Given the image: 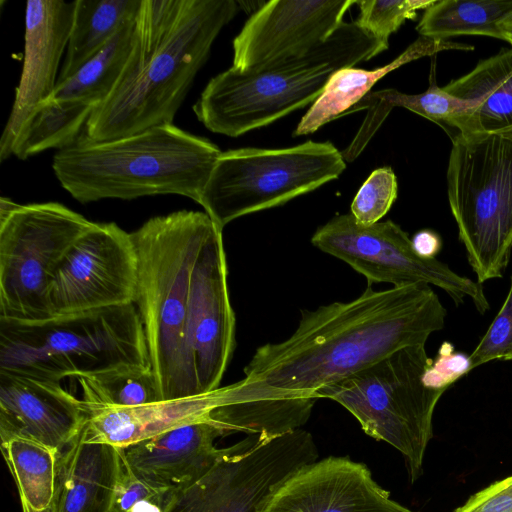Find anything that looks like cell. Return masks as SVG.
<instances>
[{
	"label": "cell",
	"instance_id": "obj_9",
	"mask_svg": "<svg viewBox=\"0 0 512 512\" xmlns=\"http://www.w3.org/2000/svg\"><path fill=\"white\" fill-rule=\"evenodd\" d=\"M346 168L330 142L222 152L201 193L205 213L221 229L231 221L273 208L338 178Z\"/></svg>",
	"mask_w": 512,
	"mask_h": 512
},
{
	"label": "cell",
	"instance_id": "obj_22",
	"mask_svg": "<svg viewBox=\"0 0 512 512\" xmlns=\"http://www.w3.org/2000/svg\"><path fill=\"white\" fill-rule=\"evenodd\" d=\"M313 397H282L262 392L243 380L222 387L221 404L210 414L224 432L272 438L300 429L310 418Z\"/></svg>",
	"mask_w": 512,
	"mask_h": 512
},
{
	"label": "cell",
	"instance_id": "obj_10",
	"mask_svg": "<svg viewBox=\"0 0 512 512\" xmlns=\"http://www.w3.org/2000/svg\"><path fill=\"white\" fill-rule=\"evenodd\" d=\"M93 222L57 202L18 205L0 219V319L51 318L48 289L64 255Z\"/></svg>",
	"mask_w": 512,
	"mask_h": 512
},
{
	"label": "cell",
	"instance_id": "obj_2",
	"mask_svg": "<svg viewBox=\"0 0 512 512\" xmlns=\"http://www.w3.org/2000/svg\"><path fill=\"white\" fill-rule=\"evenodd\" d=\"M239 7L235 0H142L132 50L88 119L86 136L103 142L172 123L213 42Z\"/></svg>",
	"mask_w": 512,
	"mask_h": 512
},
{
	"label": "cell",
	"instance_id": "obj_18",
	"mask_svg": "<svg viewBox=\"0 0 512 512\" xmlns=\"http://www.w3.org/2000/svg\"><path fill=\"white\" fill-rule=\"evenodd\" d=\"M87 417L83 400L60 382L0 370V439L21 437L61 451Z\"/></svg>",
	"mask_w": 512,
	"mask_h": 512
},
{
	"label": "cell",
	"instance_id": "obj_13",
	"mask_svg": "<svg viewBox=\"0 0 512 512\" xmlns=\"http://www.w3.org/2000/svg\"><path fill=\"white\" fill-rule=\"evenodd\" d=\"M138 262L130 233L95 223L70 246L48 289L52 315L134 303Z\"/></svg>",
	"mask_w": 512,
	"mask_h": 512
},
{
	"label": "cell",
	"instance_id": "obj_32",
	"mask_svg": "<svg viewBox=\"0 0 512 512\" xmlns=\"http://www.w3.org/2000/svg\"><path fill=\"white\" fill-rule=\"evenodd\" d=\"M436 0H369L357 1L360 14L355 23L380 42L389 45L388 39L399 27L415 19L417 11L426 10Z\"/></svg>",
	"mask_w": 512,
	"mask_h": 512
},
{
	"label": "cell",
	"instance_id": "obj_21",
	"mask_svg": "<svg viewBox=\"0 0 512 512\" xmlns=\"http://www.w3.org/2000/svg\"><path fill=\"white\" fill-rule=\"evenodd\" d=\"M121 448L80 435L59 452L55 512H111Z\"/></svg>",
	"mask_w": 512,
	"mask_h": 512
},
{
	"label": "cell",
	"instance_id": "obj_4",
	"mask_svg": "<svg viewBox=\"0 0 512 512\" xmlns=\"http://www.w3.org/2000/svg\"><path fill=\"white\" fill-rule=\"evenodd\" d=\"M222 151L173 123L103 142L85 132L53 156L61 186L80 203L177 194L199 202Z\"/></svg>",
	"mask_w": 512,
	"mask_h": 512
},
{
	"label": "cell",
	"instance_id": "obj_14",
	"mask_svg": "<svg viewBox=\"0 0 512 512\" xmlns=\"http://www.w3.org/2000/svg\"><path fill=\"white\" fill-rule=\"evenodd\" d=\"M227 276L222 230L216 225L195 262L189 294L187 334L201 394L220 387L236 344Z\"/></svg>",
	"mask_w": 512,
	"mask_h": 512
},
{
	"label": "cell",
	"instance_id": "obj_35",
	"mask_svg": "<svg viewBox=\"0 0 512 512\" xmlns=\"http://www.w3.org/2000/svg\"><path fill=\"white\" fill-rule=\"evenodd\" d=\"M471 370L469 355L455 351L452 343L444 341L424 371L422 381L430 389L446 391Z\"/></svg>",
	"mask_w": 512,
	"mask_h": 512
},
{
	"label": "cell",
	"instance_id": "obj_28",
	"mask_svg": "<svg viewBox=\"0 0 512 512\" xmlns=\"http://www.w3.org/2000/svg\"><path fill=\"white\" fill-rule=\"evenodd\" d=\"M94 109L82 101L48 98L33 109L21 126L11 148V156L25 160L47 149L69 147L84 132Z\"/></svg>",
	"mask_w": 512,
	"mask_h": 512
},
{
	"label": "cell",
	"instance_id": "obj_38",
	"mask_svg": "<svg viewBox=\"0 0 512 512\" xmlns=\"http://www.w3.org/2000/svg\"><path fill=\"white\" fill-rule=\"evenodd\" d=\"M504 41L512 46V15L504 22L502 26Z\"/></svg>",
	"mask_w": 512,
	"mask_h": 512
},
{
	"label": "cell",
	"instance_id": "obj_26",
	"mask_svg": "<svg viewBox=\"0 0 512 512\" xmlns=\"http://www.w3.org/2000/svg\"><path fill=\"white\" fill-rule=\"evenodd\" d=\"M142 0H75L65 59L57 83L74 75L126 24L135 20Z\"/></svg>",
	"mask_w": 512,
	"mask_h": 512
},
{
	"label": "cell",
	"instance_id": "obj_7",
	"mask_svg": "<svg viewBox=\"0 0 512 512\" xmlns=\"http://www.w3.org/2000/svg\"><path fill=\"white\" fill-rule=\"evenodd\" d=\"M447 195L477 282L501 278L512 253V127L456 134Z\"/></svg>",
	"mask_w": 512,
	"mask_h": 512
},
{
	"label": "cell",
	"instance_id": "obj_3",
	"mask_svg": "<svg viewBox=\"0 0 512 512\" xmlns=\"http://www.w3.org/2000/svg\"><path fill=\"white\" fill-rule=\"evenodd\" d=\"M216 224L205 212L180 210L130 233L138 262L134 304L161 400L200 393L187 325L192 272Z\"/></svg>",
	"mask_w": 512,
	"mask_h": 512
},
{
	"label": "cell",
	"instance_id": "obj_8",
	"mask_svg": "<svg viewBox=\"0 0 512 512\" xmlns=\"http://www.w3.org/2000/svg\"><path fill=\"white\" fill-rule=\"evenodd\" d=\"M431 362L425 345L405 347L316 393L347 409L367 435L400 451L411 482L422 474L434 409L445 392L422 381Z\"/></svg>",
	"mask_w": 512,
	"mask_h": 512
},
{
	"label": "cell",
	"instance_id": "obj_6",
	"mask_svg": "<svg viewBox=\"0 0 512 512\" xmlns=\"http://www.w3.org/2000/svg\"><path fill=\"white\" fill-rule=\"evenodd\" d=\"M122 366H151L134 303L37 322L0 319V370L60 382Z\"/></svg>",
	"mask_w": 512,
	"mask_h": 512
},
{
	"label": "cell",
	"instance_id": "obj_25",
	"mask_svg": "<svg viewBox=\"0 0 512 512\" xmlns=\"http://www.w3.org/2000/svg\"><path fill=\"white\" fill-rule=\"evenodd\" d=\"M428 89L420 94H406L395 89L370 91L348 112L367 109V115L350 146L342 152L346 161H353L378 130L394 107H403L436 124L443 129L462 133L469 111V103L447 93L437 86L431 74ZM453 137V136H452Z\"/></svg>",
	"mask_w": 512,
	"mask_h": 512
},
{
	"label": "cell",
	"instance_id": "obj_34",
	"mask_svg": "<svg viewBox=\"0 0 512 512\" xmlns=\"http://www.w3.org/2000/svg\"><path fill=\"white\" fill-rule=\"evenodd\" d=\"M469 357L472 369L493 360H512V276L504 303Z\"/></svg>",
	"mask_w": 512,
	"mask_h": 512
},
{
	"label": "cell",
	"instance_id": "obj_33",
	"mask_svg": "<svg viewBox=\"0 0 512 512\" xmlns=\"http://www.w3.org/2000/svg\"><path fill=\"white\" fill-rule=\"evenodd\" d=\"M397 178L390 167L374 170L351 204V214L362 225L380 221L397 198Z\"/></svg>",
	"mask_w": 512,
	"mask_h": 512
},
{
	"label": "cell",
	"instance_id": "obj_36",
	"mask_svg": "<svg viewBox=\"0 0 512 512\" xmlns=\"http://www.w3.org/2000/svg\"><path fill=\"white\" fill-rule=\"evenodd\" d=\"M454 512H512V475L471 495Z\"/></svg>",
	"mask_w": 512,
	"mask_h": 512
},
{
	"label": "cell",
	"instance_id": "obj_5",
	"mask_svg": "<svg viewBox=\"0 0 512 512\" xmlns=\"http://www.w3.org/2000/svg\"><path fill=\"white\" fill-rule=\"evenodd\" d=\"M356 23H341L308 51L213 77L193 106L213 133L238 137L313 103L334 72L368 61L388 48Z\"/></svg>",
	"mask_w": 512,
	"mask_h": 512
},
{
	"label": "cell",
	"instance_id": "obj_20",
	"mask_svg": "<svg viewBox=\"0 0 512 512\" xmlns=\"http://www.w3.org/2000/svg\"><path fill=\"white\" fill-rule=\"evenodd\" d=\"M221 400L219 387L203 394L134 407L98 406L83 401L88 417L81 437L85 442L125 448L183 425L212 422L210 414Z\"/></svg>",
	"mask_w": 512,
	"mask_h": 512
},
{
	"label": "cell",
	"instance_id": "obj_24",
	"mask_svg": "<svg viewBox=\"0 0 512 512\" xmlns=\"http://www.w3.org/2000/svg\"><path fill=\"white\" fill-rule=\"evenodd\" d=\"M445 49L473 50L474 47L421 36L395 60L383 67L374 70L352 67L337 70L329 78L322 93L300 120L294 135L311 134L324 124L347 114L370 92L378 80L392 70L420 57L432 55Z\"/></svg>",
	"mask_w": 512,
	"mask_h": 512
},
{
	"label": "cell",
	"instance_id": "obj_29",
	"mask_svg": "<svg viewBox=\"0 0 512 512\" xmlns=\"http://www.w3.org/2000/svg\"><path fill=\"white\" fill-rule=\"evenodd\" d=\"M511 15L512 0H436L416 29L434 39L482 35L504 40L502 26Z\"/></svg>",
	"mask_w": 512,
	"mask_h": 512
},
{
	"label": "cell",
	"instance_id": "obj_30",
	"mask_svg": "<svg viewBox=\"0 0 512 512\" xmlns=\"http://www.w3.org/2000/svg\"><path fill=\"white\" fill-rule=\"evenodd\" d=\"M134 38L135 20L126 24L74 75L57 83L49 99L82 101L96 108L116 84L132 50Z\"/></svg>",
	"mask_w": 512,
	"mask_h": 512
},
{
	"label": "cell",
	"instance_id": "obj_16",
	"mask_svg": "<svg viewBox=\"0 0 512 512\" xmlns=\"http://www.w3.org/2000/svg\"><path fill=\"white\" fill-rule=\"evenodd\" d=\"M262 512H415L390 498L368 467L330 456L291 476Z\"/></svg>",
	"mask_w": 512,
	"mask_h": 512
},
{
	"label": "cell",
	"instance_id": "obj_37",
	"mask_svg": "<svg viewBox=\"0 0 512 512\" xmlns=\"http://www.w3.org/2000/svg\"><path fill=\"white\" fill-rule=\"evenodd\" d=\"M414 251L421 257L434 259L441 251L442 240L436 232L424 229L417 232L411 239Z\"/></svg>",
	"mask_w": 512,
	"mask_h": 512
},
{
	"label": "cell",
	"instance_id": "obj_17",
	"mask_svg": "<svg viewBox=\"0 0 512 512\" xmlns=\"http://www.w3.org/2000/svg\"><path fill=\"white\" fill-rule=\"evenodd\" d=\"M74 1L29 0L25 10L24 60L15 98L0 140V159L11 156L17 133L33 109L57 85V72L67 49Z\"/></svg>",
	"mask_w": 512,
	"mask_h": 512
},
{
	"label": "cell",
	"instance_id": "obj_15",
	"mask_svg": "<svg viewBox=\"0 0 512 512\" xmlns=\"http://www.w3.org/2000/svg\"><path fill=\"white\" fill-rule=\"evenodd\" d=\"M354 0L264 2L233 40L232 67L245 71L301 54L328 39Z\"/></svg>",
	"mask_w": 512,
	"mask_h": 512
},
{
	"label": "cell",
	"instance_id": "obj_19",
	"mask_svg": "<svg viewBox=\"0 0 512 512\" xmlns=\"http://www.w3.org/2000/svg\"><path fill=\"white\" fill-rule=\"evenodd\" d=\"M224 432L212 422L183 425L122 448L133 472L147 483L174 491L202 476L225 453L214 442Z\"/></svg>",
	"mask_w": 512,
	"mask_h": 512
},
{
	"label": "cell",
	"instance_id": "obj_31",
	"mask_svg": "<svg viewBox=\"0 0 512 512\" xmlns=\"http://www.w3.org/2000/svg\"><path fill=\"white\" fill-rule=\"evenodd\" d=\"M75 379L87 404L134 407L161 400L151 366H122Z\"/></svg>",
	"mask_w": 512,
	"mask_h": 512
},
{
	"label": "cell",
	"instance_id": "obj_11",
	"mask_svg": "<svg viewBox=\"0 0 512 512\" xmlns=\"http://www.w3.org/2000/svg\"><path fill=\"white\" fill-rule=\"evenodd\" d=\"M317 458L314 439L303 429L248 436L226 448L202 476L172 491L163 512H262L291 476Z\"/></svg>",
	"mask_w": 512,
	"mask_h": 512
},
{
	"label": "cell",
	"instance_id": "obj_1",
	"mask_svg": "<svg viewBox=\"0 0 512 512\" xmlns=\"http://www.w3.org/2000/svg\"><path fill=\"white\" fill-rule=\"evenodd\" d=\"M446 315L428 284L368 286L351 301L302 309L290 337L256 349L242 380L268 394L318 399L321 388L402 348L425 345Z\"/></svg>",
	"mask_w": 512,
	"mask_h": 512
},
{
	"label": "cell",
	"instance_id": "obj_27",
	"mask_svg": "<svg viewBox=\"0 0 512 512\" xmlns=\"http://www.w3.org/2000/svg\"><path fill=\"white\" fill-rule=\"evenodd\" d=\"M22 512H55L59 452L21 437L1 439Z\"/></svg>",
	"mask_w": 512,
	"mask_h": 512
},
{
	"label": "cell",
	"instance_id": "obj_23",
	"mask_svg": "<svg viewBox=\"0 0 512 512\" xmlns=\"http://www.w3.org/2000/svg\"><path fill=\"white\" fill-rule=\"evenodd\" d=\"M443 89L469 103L464 130L486 133L512 127V48L480 61Z\"/></svg>",
	"mask_w": 512,
	"mask_h": 512
},
{
	"label": "cell",
	"instance_id": "obj_12",
	"mask_svg": "<svg viewBox=\"0 0 512 512\" xmlns=\"http://www.w3.org/2000/svg\"><path fill=\"white\" fill-rule=\"evenodd\" d=\"M311 243L347 263L369 283L432 284L443 289L455 305L469 297L479 313L490 308L482 284L458 275L435 258L419 256L409 235L391 220L362 225L351 213L336 215L315 231Z\"/></svg>",
	"mask_w": 512,
	"mask_h": 512
}]
</instances>
